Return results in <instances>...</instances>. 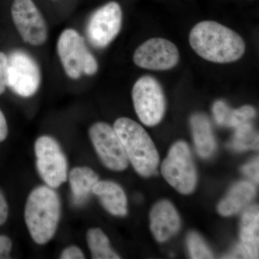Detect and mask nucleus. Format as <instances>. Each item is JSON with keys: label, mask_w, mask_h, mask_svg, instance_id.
Masks as SVG:
<instances>
[{"label": "nucleus", "mask_w": 259, "mask_h": 259, "mask_svg": "<svg viewBox=\"0 0 259 259\" xmlns=\"http://www.w3.org/2000/svg\"><path fill=\"white\" fill-rule=\"evenodd\" d=\"M255 194V189L253 184L245 181L238 182L218 204V212L223 216L236 214L249 203Z\"/></svg>", "instance_id": "nucleus-17"}, {"label": "nucleus", "mask_w": 259, "mask_h": 259, "mask_svg": "<svg viewBox=\"0 0 259 259\" xmlns=\"http://www.w3.org/2000/svg\"><path fill=\"white\" fill-rule=\"evenodd\" d=\"M113 128L136 171L143 177L154 174L159 163V156L146 130L127 117L117 119Z\"/></svg>", "instance_id": "nucleus-3"}, {"label": "nucleus", "mask_w": 259, "mask_h": 259, "mask_svg": "<svg viewBox=\"0 0 259 259\" xmlns=\"http://www.w3.org/2000/svg\"><path fill=\"white\" fill-rule=\"evenodd\" d=\"M35 154L37 172L47 186L57 188L67 181V159L55 139L39 137L35 143Z\"/></svg>", "instance_id": "nucleus-6"}, {"label": "nucleus", "mask_w": 259, "mask_h": 259, "mask_svg": "<svg viewBox=\"0 0 259 259\" xmlns=\"http://www.w3.org/2000/svg\"><path fill=\"white\" fill-rule=\"evenodd\" d=\"M122 11L116 2L100 7L89 20L87 34L93 47L103 49L111 44L122 28Z\"/></svg>", "instance_id": "nucleus-10"}, {"label": "nucleus", "mask_w": 259, "mask_h": 259, "mask_svg": "<svg viewBox=\"0 0 259 259\" xmlns=\"http://www.w3.org/2000/svg\"><path fill=\"white\" fill-rule=\"evenodd\" d=\"M8 58V87L19 96H33L41 83V72L36 61L21 50L13 51Z\"/></svg>", "instance_id": "nucleus-8"}, {"label": "nucleus", "mask_w": 259, "mask_h": 259, "mask_svg": "<svg viewBox=\"0 0 259 259\" xmlns=\"http://www.w3.org/2000/svg\"><path fill=\"white\" fill-rule=\"evenodd\" d=\"M259 209L258 205L248 207L241 218V243L226 258H258Z\"/></svg>", "instance_id": "nucleus-13"}, {"label": "nucleus", "mask_w": 259, "mask_h": 259, "mask_svg": "<svg viewBox=\"0 0 259 259\" xmlns=\"http://www.w3.org/2000/svg\"><path fill=\"white\" fill-rule=\"evenodd\" d=\"M61 259H83L85 258L82 250L76 245H71L63 250L60 255Z\"/></svg>", "instance_id": "nucleus-25"}, {"label": "nucleus", "mask_w": 259, "mask_h": 259, "mask_svg": "<svg viewBox=\"0 0 259 259\" xmlns=\"http://www.w3.org/2000/svg\"><path fill=\"white\" fill-rule=\"evenodd\" d=\"M57 51L65 72L69 78L78 79L81 74L93 76L98 71V63L91 54L82 37L74 29L61 32Z\"/></svg>", "instance_id": "nucleus-4"}, {"label": "nucleus", "mask_w": 259, "mask_h": 259, "mask_svg": "<svg viewBox=\"0 0 259 259\" xmlns=\"http://www.w3.org/2000/svg\"><path fill=\"white\" fill-rule=\"evenodd\" d=\"M89 136L105 166L114 171L127 168L128 158L113 127L106 122H96L89 130Z\"/></svg>", "instance_id": "nucleus-9"}, {"label": "nucleus", "mask_w": 259, "mask_h": 259, "mask_svg": "<svg viewBox=\"0 0 259 259\" xmlns=\"http://www.w3.org/2000/svg\"><path fill=\"white\" fill-rule=\"evenodd\" d=\"M93 193L97 195L104 208L115 216H125L127 213V200L120 185L112 181H100L94 186Z\"/></svg>", "instance_id": "nucleus-15"}, {"label": "nucleus", "mask_w": 259, "mask_h": 259, "mask_svg": "<svg viewBox=\"0 0 259 259\" xmlns=\"http://www.w3.org/2000/svg\"><path fill=\"white\" fill-rule=\"evenodd\" d=\"M258 166V158H255L253 161L242 167L241 171L245 176L249 178L255 183L258 184L259 180Z\"/></svg>", "instance_id": "nucleus-24"}, {"label": "nucleus", "mask_w": 259, "mask_h": 259, "mask_svg": "<svg viewBox=\"0 0 259 259\" xmlns=\"http://www.w3.org/2000/svg\"><path fill=\"white\" fill-rule=\"evenodd\" d=\"M11 15L24 41L32 46L45 44L48 39L47 23L32 0H14Z\"/></svg>", "instance_id": "nucleus-11"}, {"label": "nucleus", "mask_w": 259, "mask_h": 259, "mask_svg": "<svg viewBox=\"0 0 259 259\" xmlns=\"http://www.w3.org/2000/svg\"><path fill=\"white\" fill-rule=\"evenodd\" d=\"M69 184L73 202L76 205L82 204L93 193L94 186L99 181L98 175L88 166H77L69 173Z\"/></svg>", "instance_id": "nucleus-18"}, {"label": "nucleus", "mask_w": 259, "mask_h": 259, "mask_svg": "<svg viewBox=\"0 0 259 259\" xmlns=\"http://www.w3.org/2000/svg\"><path fill=\"white\" fill-rule=\"evenodd\" d=\"M212 112L218 125L234 128L245 122H250L255 116V110L253 107L247 105L233 110L222 100L214 102Z\"/></svg>", "instance_id": "nucleus-19"}, {"label": "nucleus", "mask_w": 259, "mask_h": 259, "mask_svg": "<svg viewBox=\"0 0 259 259\" xmlns=\"http://www.w3.org/2000/svg\"><path fill=\"white\" fill-rule=\"evenodd\" d=\"M8 134V126L4 114L0 110V142L6 139Z\"/></svg>", "instance_id": "nucleus-28"}, {"label": "nucleus", "mask_w": 259, "mask_h": 259, "mask_svg": "<svg viewBox=\"0 0 259 259\" xmlns=\"http://www.w3.org/2000/svg\"><path fill=\"white\" fill-rule=\"evenodd\" d=\"M191 47L205 60L218 64L234 62L244 54V40L234 30L214 21H202L190 34Z\"/></svg>", "instance_id": "nucleus-1"}, {"label": "nucleus", "mask_w": 259, "mask_h": 259, "mask_svg": "<svg viewBox=\"0 0 259 259\" xmlns=\"http://www.w3.org/2000/svg\"><path fill=\"white\" fill-rule=\"evenodd\" d=\"M234 136L228 146L236 151L257 150L258 148V136L250 122L236 127Z\"/></svg>", "instance_id": "nucleus-21"}, {"label": "nucleus", "mask_w": 259, "mask_h": 259, "mask_svg": "<svg viewBox=\"0 0 259 259\" xmlns=\"http://www.w3.org/2000/svg\"><path fill=\"white\" fill-rule=\"evenodd\" d=\"M61 218V201L54 189L40 186L29 194L25 221L35 243L44 245L55 236Z\"/></svg>", "instance_id": "nucleus-2"}, {"label": "nucleus", "mask_w": 259, "mask_h": 259, "mask_svg": "<svg viewBox=\"0 0 259 259\" xmlns=\"http://www.w3.org/2000/svg\"><path fill=\"white\" fill-rule=\"evenodd\" d=\"M87 241L91 252L92 258H120V257L112 249L108 238L100 228H90L87 233Z\"/></svg>", "instance_id": "nucleus-20"}, {"label": "nucleus", "mask_w": 259, "mask_h": 259, "mask_svg": "<svg viewBox=\"0 0 259 259\" xmlns=\"http://www.w3.org/2000/svg\"><path fill=\"white\" fill-rule=\"evenodd\" d=\"M134 108L140 120L147 126L161 122L166 110V100L161 84L151 76H144L132 90Z\"/></svg>", "instance_id": "nucleus-7"}, {"label": "nucleus", "mask_w": 259, "mask_h": 259, "mask_svg": "<svg viewBox=\"0 0 259 259\" xmlns=\"http://www.w3.org/2000/svg\"><path fill=\"white\" fill-rule=\"evenodd\" d=\"M8 213H9V209H8V203L4 194L0 191V226H3L6 222L8 218Z\"/></svg>", "instance_id": "nucleus-27"}, {"label": "nucleus", "mask_w": 259, "mask_h": 259, "mask_svg": "<svg viewBox=\"0 0 259 259\" xmlns=\"http://www.w3.org/2000/svg\"><path fill=\"white\" fill-rule=\"evenodd\" d=\"M190 125L197 153L202 158L212 156L216 142L208 117L202 113L194 114L190 118Z\"/></svg>", "instance_id": "nucleus-16"}, {"label": "nucleus", "mask_w": 259, "mask_h": 259, "mask_svg": "<svg viewBox=\"0 0 259 259\" xmlns=\"http://www.w3.org/2000/svg\"><path fill=\"white\" fill-rule=\"evenodd\" d=\"M151 229L158 242H165L180 229V215L168 200H162L153 206L151 214Z\"/></svg>", "instance_id": "nucleus-14"}, {"label": "nucleus", "mask_w": 259, "mask_h": 259, "mask_svg": "<svg viewBox=\"0 0 259 259\" xmlns=\"http://www.w3.org/2000/svg\"><path fill=\"white\" fill-rule=\"evenodd\" d=\"M187 247L191 258L194 259L213 258V254L203 239L195 232L189 233Z\"/></svg>", "instance_id": "nucleus-22"}, {"label": "nucleus", "mask_w": 259, "mask_h": 259, "mask_svg": "<svg viewBox=\"0 0 259 259\" xmlns=\"http://www.w3.org/2000/svg\"><path fill=\"white\" fill-rule=\"evenodd\" d=\"M8 83V58L4 53L0 51V95H2Z\"/></svg>", "instance_id": "nucleus-23"}, {"label": "nucleus", "mask_w": 259, "mask_h": 259, "mask_svg": "<svg viewBox=\"0 0 259 259\" xmlns=\"http://www.w3.org/2000/svg\"><path fill=\"white\" fill-rule=\"evenodd\" d=\"M161 173L170 185L180 193H192L197 182V171L188 145L178 141L171 146L161 165Z\"/></svg>", "instance_id": "nucleus-5"}, {"label": "nucleus", "mask_w": 259, "mask_h": 259, "mask_svg": "<svg viewBox=\"0 0 259 259\" xmlns=\"http://www.w3.org/2000/svg\"><path fill=\"white\" fill-rule=\"evenodd\" d=\"M13 247L11 240L6 236H0V259L10 258V253Z\"/></svg>", "instance_id": "nucleus-26"}, {"label": "nucleus", "mask_w": 259, "mask_h": 259, "mask_svg": "<svg viewBox=\"0 0 259 259\" xmlns=\"http://www.w3.org/2000/svg\"><path fill=\"white\" fill-rule=\"evenodd\" d=\"M180 61V51L173 42L153 37L146 40L136 51L134 61L142 69L165 71L175 67Z\"/></svg>", "instance_id": "nucleus-12"}]
</instances>
